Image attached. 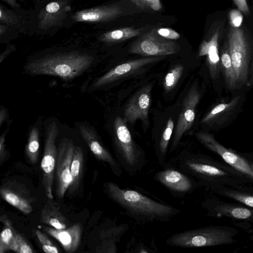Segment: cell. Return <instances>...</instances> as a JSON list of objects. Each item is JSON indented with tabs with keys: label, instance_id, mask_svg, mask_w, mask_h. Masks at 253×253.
<instances>
[{
	"label": "cell",
	"instance_id": "10",
	"mask_svg": "<svg viewBox=\"0 0 253 253\" xmlns=\"http://www.w3.org/2000/svg\"><path fill=\"white\" fill-rule=\"evenodd\" d=\"M75 147L72 140L62 138L57 147V157L55 170V193L63 198L70 182V169Z\"/></svg>",
	"mask_w": 253,
	"mask_h": 253
},
{
	"label": "cell",
	"instance_id": "4",
	"mask_svg": "<svg viewBox=\"0 0 253 253\" xmlns=\"http://www.w3.org/2000/svg\"><path fill=\"white\" fill-rule=\"evenodd\" d=\"M237 229L225 226H208L175 233L166 240L169 246L182 248L228 245L237 241Z\"/></svg>",
	"mask_w": 253,
	"mask_h": 253
},
{
	"label": "cell",
	"instance_id": "37",
	"mask_svg": "<svg viewBox=\"0 0 253 253\" xmlns=\"http://www.w3.org/2000/svg\"><path fill=\"white\" fill-rule=\"evenodd\" d=\"M7 129L6 130L0 137V164L2 165L6 159L7 153L5 149V139Z\"/></svg>",
	"mask_w": 253,
	"mask_h": 253
},
{
	"label": "cell",
	"instance_id": "20",
	"mask_svg": "<svg viewBox=\"0 0 253 253\" xmlns=\"http://www.w3.org/2000/svg\"><path fill=\"white\" fill-rule=\"evenodd\" d=\"M219 31L217 30L209 41L204 40L201 43L198 55L206 56L210 74L213 81L217 80L221 72L220 53L218 50Z\"/></svg>",
	"mask_w": 253,
	"mask_h": 253
},
{
	"label": "cell",
	"instance_id": "30",
	"mask_svg": "<svg viewBox=\"0 0 253 253\" xmlns=\"http://www.w3.org/2000/svg\"><path fill=\"white\" fill-rule=\"evenodd\" d=\"M39 131L37 127L31 130L25 148L26 155L33 164L37 163L39 154Z\"/></svg>",
	"mask_w": 253,
	"mask_h": 253
},
{
	"label": "cell",
	"instance_id": "29",
	"mask_svg": "<svg viewBox=\"0 0 253 253\" xmlns=\"http://www.w3.org/2000/svg\"><path fill=\"white\" fill-rule=\"evenodd\" d=\"M173 128L174 122L172 118H170L167 122L156 149L157 161L160 165H164L166 162L169 143Z\"/></svg>",
	"mask_w": 253,
	"mask_h": 253
},
{
	"label": "cell",
	"instance_id": "31",
	"mask_svg": "<svg viewBox=\"0 0 253 253\" xmlns=\"http://www.w3.org/2000/svg\"><path fill=\"white\" fill-rule=\"evenodd\" d=\"M184 70L182 64L174 66L165 76L163 85L166 91L173 89L180 78Z\"/></svg>",
	"mask_w": 253,
	"mask_h": 253
},
{
	"label": "cell",
	"instance_id": "3",
	"mask_svg": "<svg viewBox=\"0 0 253 253\" xmlns=\"http://www.w3.org/2000/svg\"><path fill=\"white\" fill-rule=\"evenodd\" d=\"M93 57L76 51L48 55L32 60L26 66L32 75H46L72 79L85 72L91 66Z\"/></svg>",
	"mask_w": 253,
	"mask_h": 253
},
{
	"label": "cell",
	"instance_id": "8",
	"mask_svg": "<svg viewBox=\"0 0 253 253\" xmlns=\"http://www.w3.org/2000/svg\"><path fill=\"white\" fill-rule=\"evenodd\" d=\"M58 133L57 125L53 122L46 129L43 154L41 163L42 171V184L46 196L50 199H53L52 187L58 152L56 139Z\"/></svg>",
	"mask_w": 253,
	"mask_h": 253
},
{
	"label": "cell",
	"instance_id": "14",
	"mask_svg": "<svg viewBox=\"0 0 253 253\" xmlns=\"http://www.w3.org/2000/svg\"><path fill=\"white\" fill-rule=\"evenodd\" d=\"M202 207L211 217H226L253 222V208L242 204L229 203L215 198H208Z\"/></svg>",
	"mask_w": 253,
	"mask_h": 253
},
{
	"label": "cell",
	"instance_id": "7",
	"mask_svg": "<svg viewBox=\"0 0 253 253\" xmlns=\"http://www.w3.org/2000/svg\"><path fill=\"white\" fill-rule=\"evenodd\" d=\"M154 179L164 186L174 197H184L200 187L194 178L177 168L166 164L155 173Z\"/></svg>",
	"mask_w": 253,
	"mask_h": 253
},
{
	"label": "cell",
	"instance_id": "16",
	"mask_svg": "<svg viewBox=\"0 0 253 253\" xmlns=\"http://www.w3.org/2000/svg\"><path fill=\"white\" fill-rule=\"evenodd\" d=\"M0 194L4 201L23 213L29 214L33 211V198L20 183L12 181L4 183L0 188Z\"/></svg>",
	"mask_w": 253,
	"mask_h": 253
},
{
	"label": "cell",
	"instance_id": "36",
	"mask_svg": "<svg viewBox=\"0 0 253 253\" xmlns=\"http://www.w3.org/2000/svg\"><path fill=\"white\" fill-rule=\"evenodd\" d=\"M157 32L161 36L169 40H177L180 37L176 31L170 28L157 29Z\"/></svg>",
	"mask_w": 253,
	"mask_h": 253
},
{
	"label": "cell",
	"instance_id": "21",
	"mask_svg": "<svg viewBox=\"0 0 253 253\" xmlns=\"http://www.w3.org/2000/svg\"><path fill=\"white\" fill-rule=\"evenodd\" d=\"M44 230L60 243L66 252L73 253L78 250L82 233L80 223H75L65 229H57L52 227H45Z\"/></svg>",
	"mask_w": 253,
	"mask_h": 253
},
{
	"label": "cell",
	"instance_id": "12",
	"mask_svg": "<svg viewBox=\"0 0 253 253\" xmlns=\"http://www.w3.org/2000/svg\"><path fill=\"white\" fill-rule=\"evenodd\" d=\"M195 136L205 147L219 156L226 163L246 174L253 180V173L247 159L221 145L210 133L199 131Z\"/></svg>",
	"mask_w": 253,
	"mask_h": 253
},
{
	"label": "cell",
	"instance_id": "19",
	"mask_svg": "<svg viewBox=\"0 0 253 253\" xmlns=\"http://www.w3.org/2000/svg\"><path fill=\"white\" fill-rule=\"evenodd\" d=\"M123 12L118 5H103L79 11L73 15V19L76 22H104L116 19Z\"/></svg>",
	"mask_w": 253,
	"mask_h": 253
},
{
	"label": "cell",
	"instance_id": "23",
	"mask_svg": "<svg viewBox=\"0 0 253 253\" xmlns=\"http://www.w3.org/2000/svg\"><path fill=\"white\" fill-rule=\"evenodd\" d=\"M68 220L61 211L60 205L48 199L41 212L40 222L57 229L67 228Z\"/></svg>",
	"mask_w": 253,
	"mask_h": 253
},
{
	"label": "cell",
	"instance_id": "9",
	"mask_svg": "<svg viewBox=\"0 0 253 253\" xmlns=\"http://www.w3.org/2000/svg\"><path fill=\"white\" fill-rule=\"evenodd\" d=\"M178 50L177 42L161 36L155 28L135 41L129 51L131 53L150 57L173 54Z\"/></svg>",
	"mask_w": 253,
	"mask_h": 253
},
{
	"label": "cell",
	"instance_id": "43",
	"mask_svg": "<svg viewBox=\"0 0 253 253\" xmlns=\"http://www.w3.org/2000/svg\"><path fill=\"white\" fill-rule=\"evenodd\" d=\"M252 81H253V76H252Z\"/></svg>",
	"mask_w": 253,
	"mask_h": 253
},
{
	"label": "cell",
	"instance_id": "1",
	"mask_svg": "<svg viewBox=\"0 0 253 253\" xmlns=\"http://www.w3.org/2000/svg\"><path fill=\"white\" fill-rule=\"evenodd\" d=\"M196 179L200 186L216 193L224 188H239L253 182L248 175L226 163L200 153L184 152L167 164Z\"/></svg>",
	"mask_w": 253,
	"mask_h": 253
},
{
	"label": "cell",
	"instance_id": "33",
	"mask_svg": "<svg viewBox=\"0 0 253 253\" xmlns=\"http://www.w3.org/2000/svg\"><path fill=\"white\" fill-rule=\"evenodd\" d=\"M36 235L42 250L46 253H58L59 251L53 242L40 230L36 231Z\"/></svg>",
	"mask_w": 253,
	"mask_h": 253
},
{
	"label": "cell",
	"instance_id": "40",
	"mask_svg": "<svg viewBox=\"0 0 253 253\" xmlns=\"http://www.w3.org/2000/svg\"><path fill=\"white\" fill-rule=\"evenodd\" d=\"M5 2H6L8 4L13 7H15L17 6V3L16 2V0H3Z\"/></svg>",
	"mask_w": 253,
	"mask_h": 253
},
{
	"label": "cell",
	"instance_id": "6",
	"mask_svg": "<svg viewBox=\"0 0 253 253\" xmlns=\"http://www.w3.org/2000/svg\"><path fill=\"white\" fill-rule=\"evenodd\" d=\"M227 45L239 89L248 84L251 74L250 43L242 29L231 27L228 34Z\"/></svg>",
	"mask_w": 253,
	"mask_h": 253
},
{
	"label": "cell",
	"instance_id": "32",
	"mask_svg": "<svg viewBox=\"0 0 253 253\" xmlns=\"http://www.w3.org/2000/svg\"><path fill=\"white\" fill-rule=\"evenodd\" d=\"M10 250L17 253H33L31 244L20 233L17 232L10 245Z\"/></svg>",
	"mask_w": 253,
	"mask_h": 253
},
{
	"label": "cell",
	"instance_id": "22",
	"mask_svg": "<svg viewBox=\"0 0 253 253\" xmlns=\"http://www.w3.org/2000/svg\"><path fill=\"white\" fill-rule=\"evenodd\" d=\"M71 9L68 0H58L47 4L39 15V27L46 29L59 23Z\"/></svg>",
	"mask_w": 253,
	"mask_h": 253
},
{
	"label": "cell",
	"instance_id": "5",
	"mask_svg": "<svg viewBox=\"0 0 253 253\" xmlns=\"http://www.w3.org/2000/svg\"><path fill=\"white\" fill-rule=\"evenodd\" d=\"M114 143L118 161L122 169L133 176L145 166L144 152L135 142L124 119L120 116L114 121Z\"/></svg>",
	"mask_w": 253,
	"mask_h": 253
},
{
	"label": "cell",
	"instance_id": "18",
	"mask_svg": "<svg viewBox=\"0 0 253 253\" xmlns=\"http://www.w3.org/2000/svg\"><path fill=\"white\" fill-rule=\"evenodd\" d=\"M162 59L160 56H150L129 61L118 65L102 76L99 78L93 84L94 87H99L120 79L132 73L141 67Z\"/></svg>",
	"mask_w": 253,
	"mask_h": 253
},
{
	"label": "cell",
	"instance_id": "24",
	"mask_svg": "<svg viewBox=\"0 0 253 253\" xmlns=\"http://www.w3.org/2000/svg\"><path fill=\"white\" fill-rule=\"evenodd\" d=\"M84 167V155L81 147H76L70 169V182L68 188V193L76 192L80 185Z\"/></svg>",
	"mask_w": 253,
	"mask_h": 253
},
{
	"label": "cell",
	"instance_id": "42",
	"mask_svg": "<svg viewBox=\"0 0 253 253\" xmlns=\"http://www.w3.org/2000/svg\"><path fill=\"white\" fill-rule=\"evenodd\" d=\"M251 74H252V76L253 75V58H252V61Z\"/></svg>",
	"mask_w": 253,
	"mask_h": 253
},
{
	"label": "cell",
	"instance_id": "28",
	"mask_svg": "<svg viewBox=\"0 0 253 253\" xmlns=\"http://www.w3.org/2000/svg\"><path fill=\"white\" fill-rule=\"evenodd\" d=\"M2 229L0 235V253L10 251V245L17 233L10 220L5 214L0 217Z\"/></svg>",
	"mask_w": 253,
	"mask_h": 253
},
{
	"label": "cell",
	"instance_id": "44",
	"mask_svg": "<svg viewBox=\"0 0 253 253\" xmlns=\"http://www.w3.org/2000/svg\"></svg>",
	"mask_w": 253,
	"mask_h": 253
},
{
	"label": "cell",
	"instance_id": "39",
	"mask_svg": "<svg viewBox=\"0 0 253 253\" xmlns=\"http://www.w3.org/2000/svg\"><path fill=\"white\" fill-rule=\"evenodd\" d=\"M6 117V112L4 109H2L0 112V125L1 126L3 122Z\"/></svg>",
	"mask_w": 253,
	"mask_h": 253
},
{
	"label": "cell",
	"instance_id": "41",
	"mask_svg": "<svg viewBox=\"0 0 253 253\" xmlns=\"http://www.w3.org/2000/svg\"><path fill=\"white\" fill-rule=\"evenodd\" d=\"M249 165L253 173V161L247 160Z\"/></svg>",
	"mask_w": 253,
	"mask_h": 253
},
{
	"label": "cell",
	"instance_id": "35",
	"mask_svg": "<svg viewBox=\"0 0 253 253\" xmlns=\"http://www.w3.org/2000/svg\"><path fill=\"white\" fill-rule=\"evenodd\" d=\"M230 23L232 27L239 28L242 23L243 17L240 10L232 9L229 12Z\"/></svg>",
	"mask_w": 253,
	"mask_h": 253
},
{
	"label": "cell",
	"instance_id": "25",
	"mask_svg": "<svg viewBox=\"0 0 253 253\" xmlns=\"http://www.w3.org/2000/svg\"><path fill=\"white\" fill-rule=\"evenodd\" d=\"M221 72L227 89H238L237 84L227 43L223 47L220 54Z\"/></svg>",
	"mask_w": 253,
	"mask_h": 253
},
{
	"label": "cell",
	"instance_id": "27",
	"mask_svg": "<svg viewBox=\"0 0 253 253\" xmlns=\"http://www.w3.org/2000/svg\"><path fill=\"white\" fill-rule=\"evenodd\" d=\"M141 29L125 27L106 32L102 35L100 40L105 42H121L141 34Z\"/></svg>",
	"mask_w": 253,
	"mask_h": 253
},
{
	"label": "cell",
	"instance_id": "11",
	"mask_svg": "<svg viewBox=\"0 0 253 253\" xmlns=\"http://www.w3.org/2000/svg\"><path fill=\"white\" fill-rule=\"evenodd\" d=\"M244 97V94H240L227 102L217 104L203 117L201 123L214 129L225 127L239 112Z\"/></svg>",
	"mask_w": 253,
	"mask_h": 253
},
{
	"label": "cell",
	"instance_id": "34",
	"mask_svg": "<svg viewBox=\"0 0 253 253\" xmlns=\"http://www.w3.org/2000/svg\"><path fill=\"white\" fill-rule=\"evenodd\" d=\"M140 8L149 11H158L162 8L160 0H129Z\"/></svg>",
	"mask_w": 253,
	"mask_h": 253
},
{
	"label": "cell",
	"instance_id": "38",
	"mask_svg": "<svg viewBox=\"0 0 253 253\" xmlns=\"http://www.w3.org/2000/svg\"><path fill=\"white\" fill-rule=\"evenodd\" d=\"M233 1L239 10L246 15L250 14V10L247 0H233Z\"/></svg>",
	"mask_w": 253,
	"mask_h": 253
},
{
	"label": "cell",
	"instance_id": "2",
	"mask_svg": "<svg viewBox=\"0 0 253 253\" xmlns=\"http://www.w3.org/2000/svg\"><path fill=\"white\" fill-rule=\"evenodd\" d=\"M104 188L108 197L124 210L125 214L137 222H169L181 212L178 208L113 182H106Z\"/></svg>",
	"mask_w": 253,
	"mask_h": 253
},
{
	"label": "cell",
	"instance_id": "13",
	"mask_svg": "<svg viewBox=\"0 0 253 253\" xmlns=\"http://www.w3.org/2000/svg\"><path fill=\"white\" fill-rule=\"evenodd\" d=\"M201 98V92L196 85L191 87L184 98L178 116L169 152L177 147L183 134L190 129L195 118L196 107Z\"/></svg>",
	"mask_w": 253,
	"mask_h": 253
},
{
	"label": "cell",
	"instance_id": "26",
	"mask_svg": "<svg viewBox=\"0 0 253 253\" xmlns=\"http://www.w3.org/2000/svg\"><path fill=\"white\" fill-rule=\"evenodd\" d=\"M215 193L253 208V190L247 189L246 186L239 188H224Z\"/></svg>",
	"mask_w": 253,
	"mask_h": 253
},
{
	"label": "cell",
	"instance_id": "17",
	"mask_svg": "<svg viewBox=\"0 0 253 253\" xmlns=\"http://www.w3.org/2000/svg\"><path fill=\"white\" fill-rule=\"evenodd\" d=\"M81 133L94 156L100 161L107 164L112 172L120 177L122 174L121 165L99 141L94 131L84 126H80Z\"/></svg>",
	"mask_w": 253,
	"mask_h": 253
},
{
	"label": "cell",
	"instance_id": "15",
	"mask_svg": "<svg viewBox=\"0 0 253 253\" xmlns=\"http://www.w3.org/2000/svg\"><path fill=\"white\" fill-rule=\"evenodd\" d=\"M151 88V85H148L137 91L130 99L124 110L123 119L126 123L133 124L139 119L144 125H148Z\"/></svg>",
	"mask_w": 253,
	"mask_h": 253
}]
</instances>
